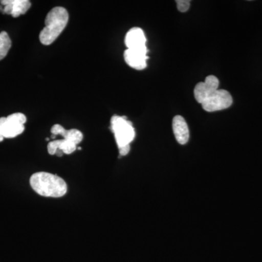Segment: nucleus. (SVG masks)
Here are the masks:
<instances>
[{
	"instance_id": "f257e3e1",
	"label": "nucleus",
	"mask_w": 262,
	"mask_h": 262,
	"mask_svg": "<svg viewBox=\"0 0 262 262\" xmlns=\"http://www.w3.org/2000/svg\"><path fill=\"white\" fill-rule=\"evenodd\" d=\"M29 183L34 192L46 198H61L68 190L67 183L63 179L48 172L33 174Z\"/></svg>"
},
{
	"instance_id": "f03ea898",
	"label": "nucleus",
	"mask_w": 262,
	"mask_h": 262,
	"mask_svg": "<svg viewBox=\"0 0 262 262\" xmlns=\"http://www.w3.org/2000/svg\"><path fill=\"white\" fill-rule=\"evenodd\" d=\"M68 11L62 7H56L48 13L45 27L39 34V41L44 46H50L59 37L69 22Z\"/></svg>"
},
{
	"instance_id": "7ed1b4c3",
	"label": "nucleus",
	"mask_w": 262,
	"mask_h": 262,
	"mask_svg": "<svg viewBox=\"0 0 262 262\" xmlns=\"http://www.w3.org/2000/svg\"><path fill=\"white\" fill-rule=\"evenodd\" d=\"M111 129L115 134L118 148L130 145L135 138L134 127L125 117L115 115L112 117Z\"/></svg>"
},
{
	"instance_id": "20e7f679",
	"label": "nucleus",
	"mask_w": 262,
	"mask_h": 262,
	"mask_svg": "<svg viewBox=\"0 0 262 262\" xmlns=\"http://www.w3.org/2000/svg\"><path fill=\"white\" fill-rule=\"evenodd\" d=\"M27 117L22 113H14L0 117V133L5 139H12L23 134Z\"/></svg>"
},
{
	"instance_id": "39448f33",
	"label": "nucleus",
	"mask_w": 262,
	"mask_h": 262,
	"mask_svg": "<svg viewBox=\"0 0 262 262\" xmlns=\"http://www.w3.org/2000/svg\"><path fill=\"white\" fill-rule=\"evenodd\" d=\"M232 102L233 100L228 91L224 89H218L202 103V106L205 111L213 113L229 108L232 104Z\"/></svg>"
},
{
	"instance_id": "423d86ee",
	"label": "nucleus",
	"mask_w": 262,
	"mask_h": 262,
	"mask_svg": "<svg viewBox=\"0 0 262 262\" xmlns=\"http://www.w3.org/2000/svg\"><path fill=\"white\" fill-rule=\"evenodd\" d=\"M220 81L214 75H209L206 77L205 82L196 84L194 90V98L198 103H203L218 90Z\"/></svg>"
},
{
	"instance_id": "0eeeda50",
	"label": "nucleus",
	"mask_w": 262,
	"mask_h": 262,
	"mask_svg": "<svg viewBox=\"0 0 262 262\" xmlns=\"http://www.w3.org/2000/svg\"><path fill=\"white\" fill-rule=\"evenodd\" d=\"M0 3V10L5 14L11 15L13 18L25 14L32 5L29 0H2Z\"/></svg>"
},
{
	"instance_id": "6e6552de",
	"label": "nucleus",
	"mask_w": 262,
	"mask_h": 262,
	"mask_svg": "<svg viewBox=\"0 0 262 262\" xmlns=\"http://www.w3.org/2000/svg\"><path fill=\"white\" fill-rule=\"evenodd\" d=\"M147 48L139 49H127L124 53V58L127 65L136 70H142L146 67Z\"/></svg>"
},
{
	"instance_id": "1a4fd4ad",
	"label": "nucleus",
	"mask_w": 262,
	"mask_h": 262,
	"mask_svg": "<svg viewBox=\"0 0 262 262\" xmlns=\"http://www.w3.org/2000/svg\"><path fill=\"white\" fill-rule=\"evenodd\" d=\"M125 43L127 49L146 48V39L144 31L139 27L130 29L125 36Z\"/></svg>"
},
{
	"instance_id": "9d476101",
	"label": "nucleus",
	"mask_w": 262,
	"mask_h": 262,
	"mask_svg": "<svg viewBox=\"0 0 262 262\" xmlns=\"http://www.w3.org/2000/svg\"><path fill=\"white\" fill-rule=\"evenodd\" d=\"M173 130L176 139L179 144H187L189 139V130L187 122L181 115H177L173 117Z\"/></svg>"
},
{
	"instance_id": "9b49d317",
	"label": "nucleus",
	"mask_w": 262,
	"mask_h": 262,
	"mask_svg": "<svg viewBox=\"0 0 262 262\" xmlns=\"http://www.w3.org/2000/svg\"><path fill=\"white\" fill-rule=\"evenodd\" d=\"M77 149V145L66 139H59L51 141L48 144V151L51 155H56L57 151H61L64 154H72Z\"/></svg>"
},
{
	"instance_id": "f8f14e48",
	"label": "nucleus",
	"mask_w": 262,
	"mask_h": 262,
	"mask_svg": "<svg viewBox=\"0 0 262 262\" xmlns=\"http://www.w3.org/2000/svg\"><path fill=\"white\" fill-rule=\"evenodd\" d=\"M12 46V41L6 32H0V61L4 59Z\"/></svg>"
},
{
	"instance_id": "ddd939ff",
	"label": "nucleus",
	"mask_w": 262,
	"mask_h": 262,
	"mask_svg": "<svg viewBox=\"0 0 262 262\" xmlns=\"http://www.w3.org/2000/svg\"><path fill=\"white\" fill-rule=\"evenodd\" d=\"M63 138V139L70 141L77 145V144H80L83 139V134L77 129H71V130L66 131V134Z\"/></svg>"
},
{
	"instance_id": "4468645a",
	"label": "nucleus",
	"mask_w": 262,
	"mask_h": 262,
	"mask_svg": "<svg viewBox=\"0 0 262 262\" xmlns=\"http://www.w3.org/2000/svg\"><path fill=\"white\" fill-rule=\"evenodd\" d=\"M176 3H177V8L182 13L187 12L190 7L191 2L189 0H177Z\"/></svg>"
},
{
	"instance_id": "2eb2a0df",
	"label": "nucleus",
	"mask_w": 262,
	"mask_h": 262,
	"mask_svg": "<svg viewBox=\"0 0 262 262\" xmlns=\"http://www.w3.org/2000/svg\"><path fill=\"white\" fill-rule=\"evenodd\" d=\"M66 131L67 130H66L64 127H62L61 125H58V124L53 125L51 128V134L55 136L60 135L63 137L66 134Z\"/></svg>"
},
{
	"instance_id": "dca6fc26",
	"label": "nucleus",
	"mask_w": 262,
	"mask_h": 262,
	"mask_svg": "<svg viewBox=\"0 0 262 262\" xmlns=\"http://www.w3.org/2000/svg\"><path fill=\"white\" fill-rule=\"evenodd\" d=\"M118 149L120 155L122 156H125V155L128 154L129 151H130V145L123 146V147L118 148Z\"/></svg>"
},
{
	"instance_id": "f3484780",
	"label": "nucleus",
	"mask_w": 262,
	"mask_h": 262,
	"mask_svg": "<svg viewBox=\"0 0 262 262\" xmlns=\"http://www.w3.org/2000/svg\"><path fill=\"white\" fill-rule=\"evenodd\" d=\"M5 138L3 137V135H2L1 133H0V142H2L3 140H4Z\"/></svg>"
}]
</instances>
